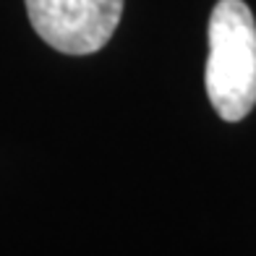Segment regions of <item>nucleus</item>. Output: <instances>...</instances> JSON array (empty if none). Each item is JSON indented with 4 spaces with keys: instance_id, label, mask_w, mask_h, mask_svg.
I'll use <instances>...</instances> for the list:
<instances>
[{
    "instance_id": "1",
    "label": "nucleus",
    "mask_w": 256,
    "mask_h": 256,
    "mask_svg": "<svg viewBox=\"0 0 256 256\" xmlns=\"http://www.w3.org/2000/svg\"><path fill=\"white\" fill-rule=\"evenodd\" d=\"M204 86L214 112L238 123L256 104V21L243 0H217L209 16Z\"/></svg>"
},
{
    "instance_id": "2",
    "label": "nucleus",
    "mask_w": 256,
    "mask_h": 256,
    "mask_svg": "<svg viewBox=\"0 0 256 256\" xmlns=\"http://www.w3.org/2000/svg\"><path fill=\"white\" fill-rule=\"evenodd\" d=\"M34 32L52 50L92 55L110 42L123 16V0H24Z\"/></svg>"
}]
</instances>
